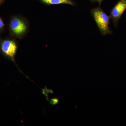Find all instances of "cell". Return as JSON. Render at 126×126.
<instances>
[{"label": "cell", "mask_w": 126, "mask_h": 126, "mask_svg": "<svg viewBox=\"0 0 126 126\" xmlns=\"http://www.w3.org/2000/svg\"><path fill=\"white\" fill-rule=\"evenodd\" d=\"M93 15L98 27L104 33H107L109 32V16L99 9H94L93 12Z\"/></svg>", "instance_id": "cell-1"}, {"label": "cell", "mask_w": 126, "mask_h": 126, "mask_svg": "<svg viewBox=\"0 0 126 126\" xmlns=\"http://www.w3.org/2000/svg\"><path fill=\"white\" fill-rule=\"evenodd\" d=\"M10 28L14 35L16 37H22L27 32V23L22 18L15 17L10 23Z\"/></svg>", "instance_id": "cell-2"}, {"label": "cell", "mask_w": 126, "mask_h": 126, "mask_svg": "<svg viewBox=\"0 0 126 126\" xmlns=\"http://www.w3.org/2000/svg\"><path fill=\"white\" fill-rule=\"evenodd\" d=\"M17 46L14 41L6 40L1 43V49L2 53L12 61H15V55L17 49Z\"/></svg>", "instance_id": "cell-3"}, {"label": "cell", "mask_w": 126, "mask_h": 126, "mask_svg": "<svg viewBox=\"0 0 126 126\" xmlns=\"http://www.w3.org/2000/svg\"><path fill=\"white\" fill-rule=\"evenodd\" d=\"M126 9V1H121L113 9L111 13V15L114 18H119L124 13Z\"/></svg>", "instance_id": "cell-4"}, {"label": "cell", "mask_w": 126, "mask_h": 126, "mask_svg": "<svg viewBox=\"0 0 126 126\" xmlns=\"http://www.w3.org/2000/svg\"><path fill=\"white\" fill-rule=\"evenodd\" d=\"M44 4L47 5H57L67 4L73 5V3L71 0H40Z\"/></svg>", "instance_id": "cell-5"}, {"label": "cell", "mask_w": 126, "mask_h": 126, "mask_svg": "<svg viewBox=\"0 0 126 126\" xmlns=\"http://www.w3.org/2000/svg\"><path fill=\"white\" fill-rule=\"evenodd\" d=\"M42 90H43L42 93H43V94L45 95L47 97V99L48 101V95L49 93H54L53 90H51V89H47L46 87H45V88L44 89H42Z\"/></svg>", "instance_id": "cell-6"}, {"label": "cell", "mask_w": 126, "mask_h": 126, "mask_svg": "<svg viewBox=\"0 0 126 126\" xmlns=\"http://www.w3.org/2000/svg\"><path fill=\"white\" fill-rule=\"evenodd\" d=\"M59 102V99L55 98H52L50 99L49 103L52 105H55L58 103Z\"/></svg>", "instance_id": "cell-7"}, {"label": "cell", "mask_w": 126, "mask_h": 126, "mask_svg": "<svg viewBox=\"0 0 126 126\" xmlns=\"http://www.w3.org/2000/svg\"><path fill=\"white\" fill-rule=\"evenodd\" d=\"M4 24L3 21L0 18V29H2L4 27Z\"/></svg>", "instance_id": "cell-8"}, {"label": "cell", "mask_w": 126, "mask_h": 126, "mask_svg": "<svg viewBox=\"0 0 126 126\" xmlns=\"http://www.w3.org/2000/svg\"><path fill=\"white\" fill-rule=\"evenodd\" d=\"M103 0H97V1H98V2H99V3H101Z\"/></svg>", "instance_id": "cell-9"}, {"label": "cell", "mask_w": 126, "mask_h": 126, "mask_svg": "<svg viewBox=\"0 0 126 126\" xmlns=\"http://www.w3.org/2000/svg\"><path fill=\"white\" fill-rule=\"evenodd\" d=\"M3 0H0V3L2 2V1Z\"/></svg>", "instance_id": "cell-10"}, {"label": "cell", "mask_w": 126, "mask_h": 126, "mask_svg": "<svg viewBox=\"0 0 126 126\" xmlns=\"http://www.w3.org/2000/svg\"></svg>", "instance_id": "cell-11"}]
</instances>
